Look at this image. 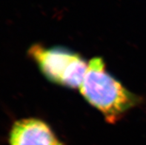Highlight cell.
<instances>
[{
  "mask_svg": "<svg viewBox=\"0 0 146 145\" xmlns=\"http://www.w3.org/2000/svg\"><path fill=\"white\" fill-rule=\"evenodd\" d=\"M80 91L109 124L117 123L143 101L140 96L126 89L108 72L101 57H94L88 62Z\"/></svg>",
  "mask_w": 146,
  "mask_h": 145,
  "instance_id": "1",
  "label": "cell"
},
{
  "mask_svg": "<svg viewBox=\"0 0 146 145\" xmlns=\"http://www.w3.org/2000/svg\"><path fill=\"white\" fill-rule=\"evenodd\" d=\"M28 54L48 81L68 88H80L88 65L80 53L63 47L34 44Z\"/></svg>",
  "mask_w": 146,
  "mask_h": 145,
  "instance_id": "2",
  "label": "cell"
},
{
  "mask_svg": "<svg viewBox=\"0 0 146 145\" xmlns=\"http://www.w3.org/2000/svg\"><path fill=\"white\" fill-rule=\"evenodd\" d=\"M8 142L9 145H65L46 122L36 118L15 121Z\"/></svg>",
  "mask_w": 146,
  "mask_h": 145,
  "instance_id": "3",
  "label": "cell"
}]
</instances>
